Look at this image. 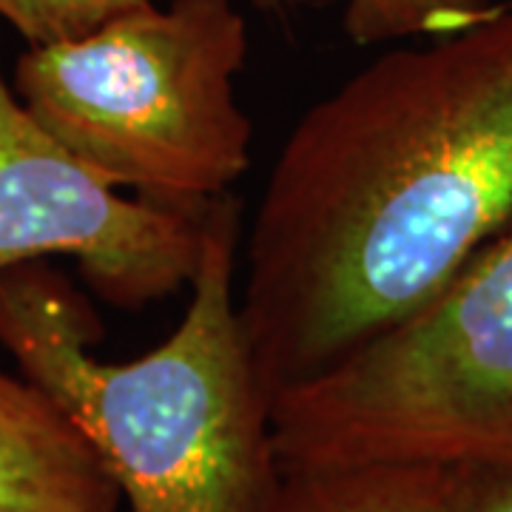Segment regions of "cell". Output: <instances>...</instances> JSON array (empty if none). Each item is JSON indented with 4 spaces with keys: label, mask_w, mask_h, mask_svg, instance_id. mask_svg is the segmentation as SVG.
<instances>
[{
    "label": "cell",
    "mask_w": 512,
    "mask_h": 512,
    "mask_svg": "<svg viewBox=\"0 0 512 512\" xmlns=\"http://www.w3.org/2000/svg\"><path fill=\"white\" fill-rule=\"evenodd\" d=\"M512 222V0L393 49L276 154L239 319L271 402L421 308Z\"/></svg>",
    "instance_id": "obj_1"
},
{
    "label": "cell",
    "mask_w": 512,
    "mask_h": 512,
    "mask_svg": "<svg viewBox=\"0 0 512 512\" xmlns=\"http://www.w3.org/2000/svg\"><path fill=\"white\" fill-rule=\"evenodd\" d=\"M248 23L231 0L148 3L89 35L29 46L15 94L66 151L117 188L202 211L251 168L237 74Z\"/></svg>",
    "instance_id": "obj_3"
},
{
    "label": "cell",
    "mask_w": 512,
    "mask_h": 512,
    "mask_svg": "<svg viewBox=\"0 0 512 512\" xmlns=\"http://www.w3.org/2000/svg\"><path fill=\"white\" fill-rule=\"evenodd\" d=\"M120 487L72 419L0 370V512H117Z\"/></svg>",
    "instance_id": "obj_6"
},
{
    "label": "cell",
    "mask_w": 512,
    "mask_h": 512,
    "mask_svg": "<svg viewBox=\"0 0 512 512\" xmlns=\"http://www.w3.org/2000/svg\"><path fill=\"white\" fill-rule=\"evenodd\" d=\"M279 470H512V222L433 299L271 404Z\"/></svg>",
    "instance_id": "obj_4"
},
{
    "label": "cell",
    "mask_w": 512,
    "mask_h": 512,
    "mask_svg": "<svg viewBox=\"0 0 512 512\" xmlns=\"http://www.w3.org/2000/svg\"><path fill=\"white\" fill-rule=\"evenodd\" d=\"M256 9H262V12H282L285 6H282V0H251Z\"/></svg>",
    "instance_id": "obj_11"
},
{
    "label": "cell",
    "mask_w": 512,
    "mask_h": 512,
    "mask_svg": "<svg viewBox=\"0 0 512 512\" xmlns=\"http://www.w3.org/2000/svg\"><path fill=\"white\" fill-rule=\"evenodd\" d=\"M202 214L123 197L60 146L0 74V271L72 256L103 302L143 311L191 282Z\"/></svg>",
    "instance_id": "obj_5"
},
{
    "label": "cell",
    "mask_w": 512,
    "mask_h": 512,
    "mask_svg": "<svg viewBox=\"0 0 512 512\" xmlns=\"http://www.w3.org/2000/svg\"><path fill=\"white\" fill-rule=\"evenodd\" d=\"M148 3L151 0H0V18L12 23L29 46H46L89 35Z\"/></svg>",
    "instance_id": "obj_9"
},
{
    "label": "cell",
    "mask_w": 512,
    "mask_h": 512,
    "mask_svg": "<svg viewBox=\"0 0 512 512\" xmlns=\"http://www.w3.org/2000/svg\"><path fill=\"white\" fill-rule=\"evenodd\" d=\"M242 205H205L191 302L163 345L100 362V319L46 259L0 271V345L72 419L128 512H251L274 484L271 396L237 305Z\"/></svg>",
    "instance_id": "obj_2"
},
{
    "label": "cell",
    "mask_w": 512,
    "mask_h": 512,
    "mask_svg": "<svg viewBox=\"0 0 512 512\" xmlns=\"http://www.w3.org/2000/svg\"><path fill=\"white\" fill-rule=\"evenodd\" d=\"M305 0H282L285 9ZM498 0H348L342 29L356 46L447 37L490 18Z\"/></svg>",
    "instance_id": "obj_8"
},
{
    "label": "cell",
    "mask_w": 512,
    "mask_h": 512,
    "mask_svg": "<svg viewBox=\"0 0 512 512\" xmlns=\"http://www.w3.org/2000/svg\"><path fill=\"white\" fill-rule=\"evenodd\" d=\"M461 470L458 512H512V470Z\"/></svg>",
    "instance_id": "obj_10"
},
{
    "label": "cell",
    "mask_w": 512,
    "mask_h": 512,
    "mask_svg": "<svg viewBox=\"0 0 512 512\" xmlns=\"http://www.w3.org/2000/svg\"><path fill=\"white\" fill-rule=\"evenodd\" d=\"M458 507V467L359 464L279 470L251 512H458Z\"/></svg>",
    "instance_id": "obj_7"
}]
</instances>
